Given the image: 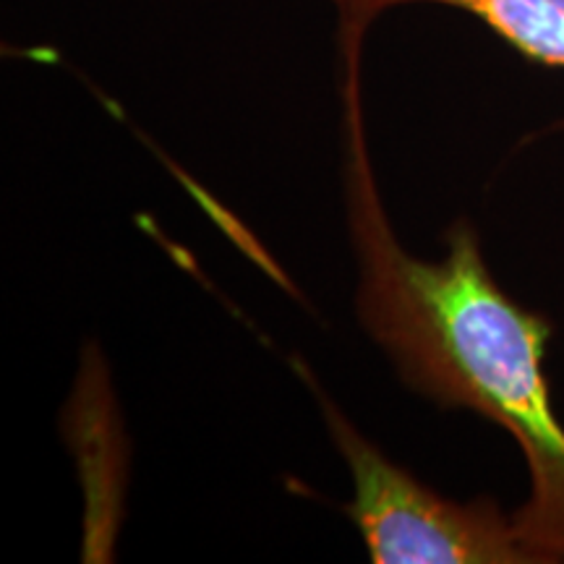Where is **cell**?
Wrapping results in <instances>:
<instances>
[{
	"mask_svg": "<svg viewBox=\"0 0 564 564\" xmlns=\"http://www.w3.org/2000/svg\"><path fill=\"white\" fill-rule=\"evenodd\" d=\"M343 147L364 327L411 390L440 408L478 413L512 436L531 478L514 525L533 564L564 562V426L544 373L552 322L499 288L474 223L447 230V251L436 262L400 246L373 181L358 70H345Z\"/></svg>",
	"mask_w": 564,
	"mask_h": 564,
	"instance_id": "cell-1",
	"label": "cell"
},
{
	"mask_svg": "<svg viewBox=\"0 0 564 564\" xmlns=\"http://www.w3.org/2000/svg\"><path fill=\"white\" fill-rule=\"evenodd\" d=\"M306 373V369H301ZM316 390V382L308 377ZM319 394L324 423L348 463L352 502L348 514L377 564H533L514 514L491 499L455 502L394 465Z\"/></svg>",
	"mask_w": 564,
	"mask_h": 564,
	"instance_id": "cell-2",
	"label": "cell"
},
{
	"mask_svg": "<svg viewBox=\"0 0 564 564\" xmlns=\"http://www.w3.org/2000/svg\"><path fill=\"white\" fill-rule=\"evenodd\" d=\"M340 21V47H364L369 26L400 6H444L481 21L514 53L564 68V0H329Z\"/></svg>",
	"mask_w": 564,
	"mask_h": 564,
	"instance_id": "cell-3",
	"label": "cell"
}]
</instances>
